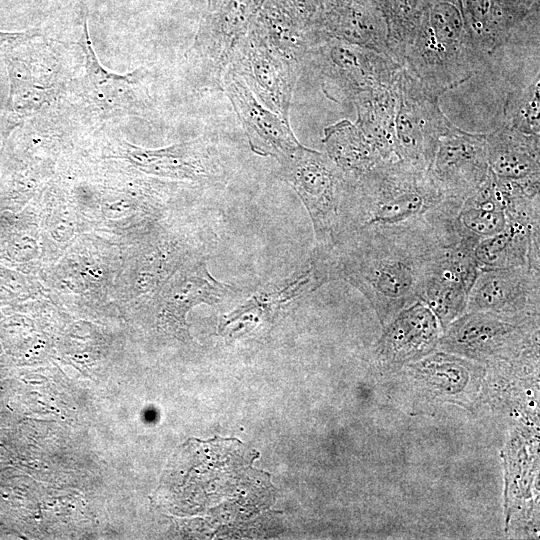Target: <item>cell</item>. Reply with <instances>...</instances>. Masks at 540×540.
<instances>
[{
    "instance_id": "1",
    "label": "cell",
    "mask_w": 540,
    "mask_h": 540,
    "mask_svg": "<svg viewBox=\"0 0 540 540\" xmlns=\"http://www.w3.org/2000/svg\"><path fill=\"white\" fill-rule=\"evenodd\" d=\"M449 243L430 228L369 226L342 231L311 261L324 283L343 280L361 292L384 327L419 301L432 260Z\"/></svg>"
},
{
    "instance_id": "2",
    "label": "cell",
    "mask_w": 540,
    "mask_h": 540,
    "mask_svg": "<svg viewBox=\"0 0 540 540\" xmlns=\"http://www.w3.org/2000/svg\"><path fill=\"white\" fill-rule=\"evenodd\" d=\"M461 204L446 196L429 170L403 159L384 162L346 177L340 233L369 226L430 228L453 238Z\"/></svg>"
},
{
    "instance_id": "3",
    "label": "cell",
    "mask_w": 540,
    "mask_h": 540,
    "mask_svg": "<svg viewBox=\"0 0 540 540\" xmlns=\"http://www.w3.org/2000/svg\"><path fill=\"white\" fill-rule=\"evenodd\" d=\"M430 4L406 48L403 67L443 95L478 72L485 56L476 47L455 2L437 0Z\"/></svg>"
},
{
    "instance_id": "4",
    "label": "cell",
    "mask_w": 540,
    "mask_h": 540,
    "mask_svg": "<svg viewBox=\"0 0 540 540\" xmlns=\"http://www.w3.org/2000/svg\"><path fill=\"white\" fill-rule=\"evenodd\" d=\"M312 221L315 248L330 247L342 227L346 176L327 154L301 146L279 163Z\"/></svg>"
},
{
    "instance_id": "5",
    "label": "cell",
    "mask_w": 540,
    "mask_h": 540,
    "mask_svg": "<svg viewBox=\"0 0 540 540\" xmlns=\"http://www.w3.org/2000/svg\"><path fill=\"white\" fill-rule=\"evenodd\" d=\"M539 319L517 322L491 313L465 312L443 331L438 347L475 362H512L535 356Z\"/></svg>"
},
{
    "instance_id": "6",
    "label": "cell",
    "mask_w": 540,
    "mask_h": 540,
    "mask_svg": "<svg viewBox=\"0 0 540 540\" xmlns=\"http://www.w3.org/2000/svg\"><path fill=\"white\" fill-rule=\"evenodd\" d=\"M395 89V136L399 156L429 170L440 139L454 124L441 110V94L428 88L404 67Z\"/></svg>"
},
{
    "instance_id": "7",
    "label": "cell",
    "mask_w": 540,
    "mask_h": 540,
    "mask_svg": "<svg viewBox=\"0 0 540 540\" xmlns=\"http://www.w3.org/2000/svg\"><path fill=\"white\" fill-rule=\"evenodd\" d=\"M323 90L335 101L395 86L402 69L390 56L365 47L330 39L313 47Z\"/></svg>"
},
{
    "instance_id": "8",
    "label": "cell",
    "mask_w": 540,
    "mask_h": 540,
    "mask_svg": "<svg viewBox=\"0 0 540 540\" xmlns=\"http://www.w3.org/2000/svg\"><path fill=\"white\" fill-rule=\"evenodd\" d=\"M78 45L85 58V74L75 81L74 91L85 115L102 121L150 114L151 104L145 83L147 71L144 68L126 74L106 70L98 60L86 22Z\"/></svg>"
},
{
    "instance_id": "9",
    "label": "cell",
    "mask_w": 540,
    "mask_h": 540,
    "mask_svg": "<svg viewBox=\"0 0 540 540\" xmlns=\"http://www.w3.org/2000/svg\"><path fill=\"white\" fill-rule=\"evenodd\" d=\"M9 96L3 114L4 133L35 116L55 99L59 89V60L46 44H21L4 54Z\"/></svg>"
},
{
    "instance_id": "10",
    "label": "cell",
    "mask_w": 540,
    "mask_h": 540,
    "mask_svg": "<svg viewBox=\"0 0 540 540\" xmlns=\"http://www.w3.org/2000/svg\"><path fill=\"white\" fill-rule=\"evenodd\" d=\"M229 69L266 108L288 119L298 63L281 55L252 29L237 47Z\"/></svg>"
},
{
    "instance_id": "11",
    "label": "cell",
    "mask_w": 540,
    "mask_h": 540,
    "mask_svg": "<svg viewBox=\"0 0 540 540\" xmlns=\"http://www.w3.org/2000/svg\"><path fill=\"white\" fill-rule=\"evenodd\" d=\"M475 247L465 239L442 246L423 281L419 301L435 314L443 329L466 312L469 292L480 270Z\"/></svg>"
},
{
    "instance_id": "12",
    "label": "cell",
    "mask_w": 540,
    "mask_h": 540,
    "mask_svg": "<svg viewBox=\"0 0 540 540\" xmlns=\"http://www.w3.org/2000/svg\"><path fill=\"white\" fill-rule=\"evenodd\" d=\"M539 273L526 266L480 269L466 312H487L517 322L539 319Z\"/></svg>"
},
{
    "instance_id": "13",
    "label": "cell",
    "mask_w": 540,
    "mask_h": 540,
    "mask_svg": "<svg viewBox=\"0 0 540 540\" xmlns=\"http://www.w3.org/2000/svg\"><path fill=\"white\" fill-rule=\"evenodd\" d=\"M486 134L454 125L440 139L429 172L447 197L463 202L486 181Z\"/></svg>"
},
{
    "instance_id": "14",
    "label": "cell",
    "mask_w": 540,
    "mask_h": 540,
    "mask_svg": "<svg viewBox=\"0 0 540 540\" xmlns=\"http://www.w3.org/2000/svg\"><path fill=\"white\" fill-rule=\"evenodd\" d=\"M222 88L245 129L254 153L273 157L280 163L302 146L288 119L266 108L230 69L224 74Z\"/></svg>"
},
{
    "instance_id": "15",
    "label": "cell",
    "mask_w": 540,
    "mask_h": 540,
    "mask_svg": "<svg viewBox=\"0 0 540 540\" xmlns=\"http://www.w3.org/2000/svg\"><path fill=\"white\" fill-rule=\"evenodd\" d=\"M443 331L435 314L423 302L416 301L383 327L376 358L389 367L420 360L436 350Z\"/></svg>"
},
{
    "instance_id": "16",
    "label": "cell",
    "mask_w": 540,
    "mask_h": 540,
    "mask_svg": "<svg viewBox=\"0 0 540 540\" xmlns=\"http://www.w3.org/2000/svg\"><path fill=\"white\" fill-rule=\"evenodd\" d=\"M499 233L482 239L474 249L479 269L530 267L540 270L539 210L509 213Z\"/></svg>"
},
{
    "instance_id": "17",
    "label": "cell",
    "mask_w": 540,
    "mask_h": 540,
    "mask_svg": "<svg viewBox=\"0 0 540 540\" xmlns=\"http://www.w3.org/2000/svg\"><path fill=\"white\" fill-rule=\"evenodd\" d=\"M254 0H225L212 23L196 37L192 53L214 85L223 81L226 67L248 33Z\"/></svg>"
},
{
    "instance_id": "18",
    "label": "cell",
    "mask_w": 540,
    "mask_h": 540,
    "mask_svg": "<svg viewBox=\"0 0 540 540\" xmlns=\"http://www.w3.org/2000/svg\"><path fill=\"white\" fill-rule=\"evenodd\" d=\"M127 158L139 169L162 177L194 181H214L220 166L203 139L149 150L123 143Z\"/></svg>"
},
{
    "instance_id": "19",
    "label": "cell",
    "mask_w": 540,
    "mask_h": 540,
    "mask_svg": "<svg viewBox=\"0 0 540 540\" xmlns=\"http://www.w3.org/2000/svg\"><path fill=\"white\" fill-rule=\"evenodd\" d=\"M321 285L323 282L311 262L305 271L284 285L255 293L232 312L223 316L219 329L221 333L233 334L270 324L281 311Z\"/></svg>"
},
{
    "instance_id": "20",
    "label": "cell",
    "mask_w": 540,
    "mask_h": 540,
    "mask_svg": "<svg viewBox=\"0 0 540 540\" xmlns=\"http://www.w3.org/2000/svg\"><path fill=\"white\" fill-rule=\"evenodd\" d=\"M335 39L389 55L387 26L359 0H335L318 29V45Z\"/></svg>"
},
{
    "instance_id": "21",
    "label": "cell",
    "mask_w": 540,
    "mask_h": 540,
    "mask_svg": "<svg viewBox=\"0 0 540 540\" xmlns=\"http://www.w3.org/2000/svg\"><path fill=\"white\" fill-rule=\"evenodd\" d=\"M490 170L507 180L540 178V137L506 124L486 134Z\"/></svg>"
},
{
    "instance_id": "22",
    "label": "cell",
    "mask_w": 540,
    "mask_h": 540,
    "mask_svg": "<svg viewBox=\"0 0 540 540\" xmlns=\"http://www.w3.org/2000/svg\"><path fill=\"white\" fill-rule=\"evenodd\" d=\"M352 102L357 112L355 123L383 160L401 159L395 136V86L360 94Z\"/></svg>"
},
{
    "instance_id": "23",
    "label": "cell",
    "mask_w": 540,
    "mask_h": 540,
    "mask_svg": "<svg viewBox=\"0 0 540 540\" xmlns=\"http://www.w3.org/2000/svg\"><path fill=\"white\" fill-rule=\"evenodd\" d=\"M323 144L347 178H357L386 162L358 125L347 119L324 129Z\"/></svg>"
},
{
    "instance_id": "24",
    "label": "cell",
    "mask_w": 540,
    "mask_h": 540,
    "mask_svg": "<svg viewBox=\"0 0 540 540\" xmlns=\"http://www.w3.org/2000/svg\"><path fill=\"white\" fill-rule=\"evenodd\" d=\"M406 366L431 389L455 397L466 390L469 382L478 380L483 372L477 362L443 350H434Z\"/></svg>"
},
{
    "instance_id": "25",
    "label": "cell",
    "mask_w": 540,
    "mask_h": 540,
    "mask_svg": "<svg viewBox=\"0 0 540 540\" xmlns=\"http://www.w3.org/2000/svg\"><path fill=\"white\" fill-rule=\"evenodd\" d=\"M239 290L214 278L204 263L197 264L171 287L166 299V311L177 325L192 306L216 305L237 296Z\"/></svg>"
},
{
    "instance_id": "26",
    "label": "cell",
    "mask_w": 540,
    "mask_h": 540,
    "mask_svg": "<svg viewBox=\"0 0 540 540\" xmlns=\"http://www.w3.org/2000/svg\"><path fill=\"white\" fill-rule=\"evenodd\" d=\"M539 73L530 84L508 93L503 106L505 124L526 134H540Z\"/></svg>"
},
{
    "instance_id": "27",
    "label": "cell",
    "mask_w": 540,
    "mask_h": 540,
    "mask_svg": "<svg viewBox=\"0 0 540 540\" xmlns=\"http://www.w3.org/2000/svg\"><path fill=\"white\" fill-rule=\"evenodd\" d=\"M38 30L32 29L21 32L0 31V53H6L16 46L38 36Z\"/></svg>"
}]
</instances>
